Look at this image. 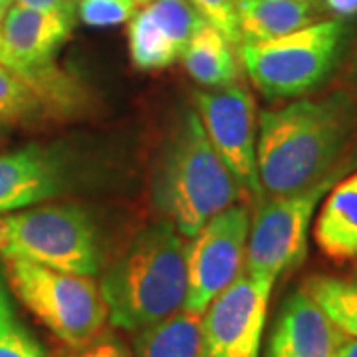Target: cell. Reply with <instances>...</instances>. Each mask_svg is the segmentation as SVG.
Wrapping results in <instances>:
<instances>
[{"instance_id": "cell-27", "label": "cell", "mask_w": 357, "mask_h": 357, "mask_svg": "<svg viewBox=\"0 0 357 357\" xmlns=\"http://www.w3.org/2000/svg\"><path fill=\"white\" fill-rule=\"evenodd\" d=\"M14 321L13 316V310H10V304H8V300H6V294L2 290V286H0V332H4V330H8Z\"/></svg>"}, {"instance_id": "cell-14", "label": "cell", "mask_w": 357, "mask_h": 357, "mask_svg": "<svg viewBox=\"0 0 357 357\" xmlns=\"http://www.w3.org/2000/svg\"><path fill=\"white\" fill-rule=\"evenodd\" d=\"M64 189V167L38 145L0 153V217L42 203Z\"/></svg>"}, {"instance_id": "cell-28", "label": "cell", "mask_w": 357, "mask_h": 357, "mask_svg": "<svg viewBox=\"0 0 357 357\" xmlns=\"http://www.w3.org/2000/svg\"><path fill=\"white\" fill-rule=\"evenodd\" d=\"M333 357H357V340L356 337H345L344 344L337 347L335 356Z\"/></svg>"}, {"instance_id": "cell-16", "label": "cell", "mask_w": 357, "mask_h": 357, "mask_svg": "<svg viewBox=\"0 0 357 357\" xmlns=\"http://www.w3.org/2000/svg\"><path fill=\"white\" fill-rule=\"evenodd\" d=\"M236 18L241 44H256L314 24L316 4L300 0H236Z\"/></svg>"}, {"instance_id": "cell-12", "label": "cell", "mask_w": 357, "mask_h": 357, "mask_svg": "<svg viewBox=\"0 0 357 357\" xmlns=\"http://www.w3.org/2000/svg\"><path fill=\"white\" fill-rule=\"evenodd\" d=\"M72 6L36 10L14 4L0 26L10 70L28 77L56 76L54 56L72 34Z\"/></svg>"}, {"instance_id": "cell-32", "label": "cell", "mask_w": 357, "mask_h": 357, "mask_svg": "<svg viewBox=\"0 0 357 357\" xmlns=\"http://www.w3.org/2000/svg\"><path fill=\"white\" fill-rule=\"evenodd\" d=\"M300 2H312V4H316L318 0H300Z\"/></svg>"}, {"instance_id": "cell-4", "label": "cell", "mask_w": 357, "mask_h": 357, "mask_svg": "<svg viewBox=\"0 0 357 357\" xmlns=\"http://www.w3.org/2000/svg\"><path fill=\"white\" fill-rule=\"evenodd\" d=\"M347 26L342 18L304 26L282 38L241 44L238 58L268 100L302 98L318 89L340 64Z\"/></svg>"}, {"instance_id": "cell-13", "label": "cell", "mask_w": 357, "mask_h": 357, "mask_svg": "<svg viewBox=\"0 0 357 357\" xmlns=\"http://www.w3.org/2000/svg\"><path fill=\"white\" fill-rule=\"evenodd\" d=\"M347 337L304 290L282 302L264 357H333Z\"/></svg>"}, {"instance_id": "cell-10", "label": "cell", "mask_w": 357, "mask_h": 357, "mask_svg": "<svg viewBox=\"0 0 357 357\" xmlns=\"http://www.w3.org/2000/svg\"><path fill=\"white\" fill-rule=\"evenodd\" d=\"M272 286L244 270L208 304L203 314L206 357H260Z\"/></svg>"}, {"instance_id": "cell-25", "label": "cell", "mask_w": 357, "mask_h": 357, "mask_svg": "<svg viewBox=\"0 0 357 357\" xmlns=\"http://www.w3.org/2000/svg\"><path fill=\"white\" fill-rule=\"evenodd\" d=\"M324 6L328 13L337 18H347L357 14V0H324Z\"/></svg>"}, {"instance_id": "cell-17", "label": "cell", "mask_w": 357, "mask_h": 357, "mask_svg": "<svg viewBox=\"0 0 357 357\" xmlns=\"http://www.w3.org/2000/svg\"><path fill=\"white\" fill-rule=\"evenodd\" d=\"M187 74L204 88H225L238 84L241 66L230 42L215 26L203 22L183 54Z\"/></svg>"}, {"instance_id": "cell-26", "label": "cell", "mask_w": 357, "mask_h": 357, "mask_svg": "<svg viewBox=\"0 0 357 357\" xmlns=\"http://www.w3.org/2000/svg\"><path fill=\"white\" fill-rule=\"evenodd\" d=\"M14 4H20L26 8H36V10H58L72 6L68 0H14Z\"/></svg>"}, {"instance_id": "cell-21", "label": "cell", "mask_w": 357, "mask_h": 357, "mask_svg": "<svg viewBox=\"0 0 357 357\" xmlns=\"http://www.w3.org/2000/svg\"><path fill=\"white\" fill-rule=\"evenodd\" d=\"M135 0H79L77 14L84 24L93 28H107L129 22L137 13Z\"/></svg>"}, {"instance_id": "cell-8", "label": "cell", "mask_w": 357, "mask_h": 357, "mask_svg": "<svg viewBox=\"0 0 357 357\" xmlns=\"http://www.w3.org/2000/svg\"><path fill=\"white\" fill-rule=\"evenodd\" d=\"M250 211L232 204L213 217L187 244V312L203 316L208 304L246 270Z\"/></svg>"}, {"instance_id": "cell-5", "label": "cell", "mask_w": 357, "mask_h": 357, "mask_svg": "<svg viewBox=\"0 0 357 357\" xmlns=\"http://www.w3.org/2000/svg\"><path fill=\"white\" fill-rule=\"evenodd\" d=\"M0 256L84 276H96L102 266L96 227L76 204H50L2 215Z\"/></svg>"}, {"instance_id": "cell-18", "label": "cell", "mask_w": 357, "mask_h": 357, "mask_svg": "<svg viewBox=\"0 0 357 357\" xmlns=\"http://www.w3.org/2000/svg\"><path fill=\"white\" fill-rule=\"evenodd\" d=\"M135 357H206L203 316L181 310L178 314L135 335Z\"/></svg>"}, {"instance_id": "cell-30", "label": "cell", "mask_w": 357, "mask_h": 357, "mask_svg": "<svg viewBox=\"0 0 357 357\" xmlns=\"http://www.w3.org/2000/svg\"><path fill=\"white\" fill-rule=\"evenodd\" d=\"M0 64L10 68V60H8V54H6V48H4V40H2V32H0Z\"/></svg>"}, {"instance_id": "cell-19", "label": "cell", "mask_w": 357, "mask_h": 357, "mask_svg": "<svg viewBox=\"0 0 357 357\" xmlns=\"http://www.w3.org/2000/svg\"><path fill=\"white\" fill-rule=\"evenodd\" d=\"M68 86L60 76L28 77L0 64V119L28 117L44 102H58Z\"/></svg>"}, {"instance_id": "cell-1", "label": "cell", "mask_w": 357, "mask_h": 357, "mask_svg": "<svg viewBox=\"0 0 357 357\" xmlns=\"http://www.w3.org/2000/svg\"><path fill=\"white\" fill-rule=\"evenodd\" d=\"M354 128L356 109L345 93L260 112L256 173L262 197L304 191L328 177Z\"/></svg>"}, {"instance_id": "cell-23", "label": "cell", "mask_w": 357, "mask_h": 357, "mask_svg": "<svg viewBox=\"0 0 357 357\" xmlns=\"http://www.w3.org/2000/svg\"><path fill=\"white\" fill-rule=\"evenodd\" d=\"M0 357H48V354L24 328L13 324L0 332Z\"/></svg>"}, {"instance_id": "cell-20", "label": "cell", "mask_w": 357, "mask_h": 357, "mask_svg": "<svg viewBox=\"0 0 357 357\" xmlns=\"http://www.w3.org/2000/svg\"><path fill=\"white\" fill-rule=\"evenodd\" d=\"M302 288L345 335L357 340V280L316 274Z\"/></svg>"}, {"instance_id": "cell-3", "label": "cell", "mask_w": 357, "mask_h": 357, "mask_svg": "<svg viewBox=\"0 0 357 357\" xmlns=\"http://www.w3.org/2000/svg\"><path fill=\"white\" fill-rule=\"evenodd\" d=\"M243 195L238 181L206 137L199 114L187 109L155 169V206L185 238H192Z\"/></svg>"}, {"instance_id": "cell-33", "label": "cell", "mask_w": 357, "mask_h": 357, "mask_svg": "<svg viewBox=\"0 0 357 357\" xmlns=\"http://www.w3.org/2000/svg\"><path fill=\"white\" fill-rule=\"evenodd\" d=\"M68 2H74V0H68Z\"/></svg>"}, {"instance_id": "cell-22", "label": "cell", "mask_w": 357, "mask_h": 357, "mask_svg": "<svg viewBox=\"0 0 357 357\" xmlns=\"http://www.w3.org/2000/svg\"><path fill=\"white\" fill-rule=\"evenodd\" d=\"M191 4L203 16L204 22L215 26L230 44H241L236 0H191Z\"/></svg>"}, {"instance_id": "cell-31", "label": "cell", "mask_w": 357, "mask_h": 357, "mask_svg": "<svg viewBox=\"0 0 357 357\" xmlns=\"http://www.w3.org/2000/svg\"><path fill=\"white\" fill-rule=\"evenodd\" d=\"M135 2H137L139 6H143V4H149V2H153V0H135Z\"/></svg>"}, {"instance_id": "cell-34", "label": "cell", "mask_w": 357, "mask_h": 357, "mask_svg": "<svg viewBox=\"0 0 357 357\" xmlns=\"http://www.w3.org/2000/svg\"><path fill=\"white\" fill-rule=\"evenodd\" d=\"M356 274H357V268H356Z\"/></svg>"}, {"instance_id": "cell-29", "label": "cell", "mask_w": 357, "mask_h": 357, "mask_svg": "<svg viewBox=\"0 0 357 357\" xmlns=\"http://www.w3.org/2000/svg\"><path fill=\"white\" fill-rule=\"evenodd\" d=\"M14 6V0H0V26L4 22V18H6V14L8 10Z\"/></svg>"}, {"instance_id": "cell-2", "label": "cell", "mask_w": 357, "mask_h": 357, "mask_svg": "<svg viewBox=\"0 0 357 357\" xmlns=\"http://www.w3.org/2000/svg\"><path fill=\"white\" fill-rule=\"evenodd\" d=\"M187 244L167 218L131 241L100 284L112 326L139 332L185 307Z\"/></svg>"}, {"instance_id": "cell-11", "label": "cell", "mask_w": 357, "mask_h": 357, "mask_svg": "<svg viewBox=\"0 0 357 357\" xmlns=\"http://www.w3.org/2000/svg\"><path fill=\"white\" fill-rule=\"evenodd\" d=\"M203 22L191 0H153L143 4L128 24L131 64L143 72L173 66L183 58Z\"/></svg>"}, {"instance_id": "cell-9", "label": "cell", "mask_w": 357, "mask_h": 357, "mask_svg": "<svg viewBox=\"0 0 357 357\" xmlns=\"http://www.w3.org/2000/svg\"><path fill=\"white\" fill-rule=\"evenodd\" d=\"M195 102L204 133L243 192L262 199L256 173V103L250 89L241 84L201 89Z\"/></svg>"}, {"instance_id": "cell-6", "label": "cell", "mask_w": 357, "mask_h": 357, "mask_svg": "<svg viewBox=\"0 0 357 357\" xmlns=\"http://www.w3.org/2000/svg\"><path fill=\"white\" fill-rule=\"evenodd\" d=\"M6 274L16 298L64 344L86 347L102 335L109 312L93 276L24 260H6Z\"/></svg>"}, {"instance_id": "cell-24", "label": "cell", "mask_w": 357, "mask_h": 357, "mask_svg": "<svg viewBox=\"0 0 357 357\" xmlns=\"http://www.w3.org/2000/svg\"><path fill=\"white\" fill-rule=\"evenodd\" d=\"M79 357H131L129 356L128 347L117 342L112 335H105V337H98L93 340L91 344L84 347L82 356Z\"/></svg>"}, {"instance_id": "cell-7", "label": "cell", "mask_w": 357, "mask_h": 357, "mask_svg": "<svg viewBox=\"0 0 357 357\" xmlns=\"http://www.w3.org/2000/svg\"><path fill=\"white\" fill-rule=\"evenodd\" d=\"M349 165H337L328 177L304 191L266 197L250 218L246 246V274L276 282L284 272L300 266L307 250V232L316 206L344 177Z\"/></svg>"}, {"instance_id": "cell-15", "label": "cell", "mask_w": 357, "mask_h": 357, "mask_svg": "<svg viewBox=\"0 0 357 357\" xmlns=\"http://www.w3.org/2000/svg\"><path fill=\"white\" fill-rule=\"evenodd\" d=\"M319 250L335 262L357 258V171L328 192L314 227Z\"/></svg>"}]
</instances>
